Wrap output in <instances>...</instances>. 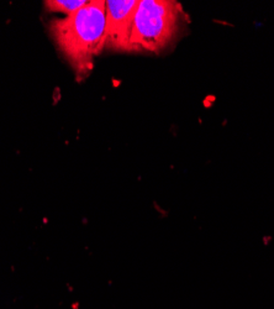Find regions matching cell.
I'll return each instance as SVG.
<instances>
[{"instance_id":"6da1fadb","label":"cell","mask_w":274,"mask_h":309,"mask_svg":"<svg viewBox=\"0 0 274 309\" xmlns=\"http://www.w3.org/2000/svg\"><path fill=\"white\" fill-rule=\"evenodd\" d=\"M50 32L77 79H84L90 74L94 58L105 48V1L91 0L69 16L53 20Z\"/></svg>"},{"instance_id":"7a4b0ae2","label":"cell","mask_w":274,"mask_h":309,"mask_svg":"<svg viewBox=\"0 0 274 309\" xmlns=\"http://www.w3.org/2000/svg\"><path fill=\"white\" fill-rule=\"evenodd\" d=\"M188 26V15L175 0H139L128 52L159 55L174 45Z\"/></svg>"},{"instance_id":"3957f363","label":"cell","mask_w":274,"mask_h":309,"mask_svg":"<svg viewBox=\"0 0 274 309\" xmlns=\"http://www.w3.org/2000/svg\"><path fill=\"white\" fill-rule=\"evenodd\" d=\"M138 4L139 0H107L105 1V48L117 52H128L132 22Z\"/></svg>"},{"instance_id":"277c9868","label":"cell","mask_w":274,"mask_h":309,"mask_svg":"<svg viewBox=\"0 0 274 309\" xmlns=\"http://www.w3.org/2000/svg\"><path fill=\"white\" fill-rule=\"evenodd\" d=\"M88 3V0H48L45 1V8L51 14H63L69 16L78 11Z\"/></svg>"}]
</instances>
